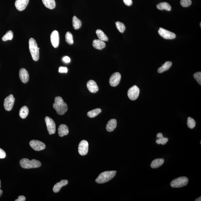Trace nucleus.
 <instances>
[{
	"label": "nucleus",
	"mask_w": 201,
	"mask_h": 201,
	"mask_svg": "<svg viewBox=\"0 0 201 201\" xmlns=\"http://www.w3.org/2000/svg\"><path fill=\"white\" fill-rule=\"evenodd\" d=\"M53 107L60 115H63L65 114L68 110V105L64 102L63 99L60 96L55 98L54 103L53 104Z\"/></svg>",
	"instance_id": "1"
},
{
	"label": "nucleus",
	"mask_w": 201,
	"mask_h": 201,
	"mask_svg": "<svg viewBox=\"0 0 201 201\" xmlns=\"http://www.w3.org/2000/svg\"><path fill=\"white\" fill-rule=\"evenodd\" d=\"M116 173L117 171H105L101 173L95 180V181L98 184L107 182L115 176Z\"/></svg>",
	"instance_id": "2"
},
{
	"label": "nucleus",
	"mask_w": 201,
	"mask_h": 201,
	"mask_svg": "<svg viewBox=\"0 0 201 201\" xmlns=\"http://www.w3.org/2000/svg\"><path fill=\"white\" fill-rule=\"evenodd\" d=\"M29 47L31 56L34 61H37L39 58V48L33 38H30L29 41Z\"/></svg>",
	"instance_id": "3"
},
{
	"label": "nucleus",
	"mask_w": 201,
	"mask_h": 201,
	"mask_svg": "<svg viewBox=\"0 0 201 201\" xmlns=\"http://www.w3.org/2000/svg\"><path fill=\"white\" fill-rule=\"evenodd\" d=\"M20 166L24 169H31L40 167L41 164L39 161L32 159L31 161L27 158H23L19 162Z\"/></svg>",
	"instance_id": "4"
},
{
	"label": "nucleus",
	"mask_w": 201,
	"mask_h": 201,
	"mask_svg": "<svg viewBox=\"0 0 201 201\" xmlns=\"http://www.w3.org/2000/svg\"><path fill=\"white\" fill-rule=\"evenodd\" d=\"M188 182V179L183 176L178 177L171 182L170 185L172 188H181L186 186Z\"/></svg>",
	"instance_id": "5"
},
{
	"label": "nucleus",
	"mask_w": 201,
	"mask_h": 201,
	"mask_svg": "<svg viewBox=\"0 0 201 201\" xmlns=\"http://www.w3.org/2000/svg\"><path fill=\"white\" fill-rule=\"evenodd\" d=\"M45 121L49 135L54 134L56 132V124L53 119L47 116L45 118Z\"/></svg>",
	"instance_id": "6"
},
{
	"label": "nucleus",
	"mask_w": 201,
	"mask_h": 201,
	"mask_svg": "<svg viewBox=\"0 0 201 201\" xmlns=\"http://www.w3.org/2000/svg\"><path fill=\"white\" fill-rule=\"evenodd\" d=\"M140 93L139 88L136 85H134L128 91L127 95L131 100H135L138 98Z\"/></svg>",
	"instance_id": "7"
},
{
	"label": "nucleus",
	"mask_w": 201,
	"mask_h": 201,
	"mask_svg": "<svg viewBox=\"0 0 201 201\" xmlns=\"http://www.w3.org/2000/svg\"><path fill=\"white\" fill-rule=\"evenodd\" d=\"M15 98L13 95L10 94L4 100V107L7 111H11L13 108L15 102Z\"/></svg>",
	"instance_id": "8"
},
{
	"label": "nucleus",
	"mask_w": 201,
	"mask_h": 201,
	"mask_svg": "<svg viewBox=\"0 0 201 201\" xmlns=\"http://www.w3.org/2000/svg\"><path fill=\"white\" fill-rule=\"evenodd\" d=\"M29 145L34 150L37 151L44 150L46 147L45 144L38 140H32L29 142Z\"/></svg>",
	"instance_id": "9"
},
{
	"label": "nucleus",
	"mask_w": 201,
	"mask_h": 201,
	"mask_svg": "<svg viewBox=\"0 0 201 201\" xmlns=\"http://www.w3.org/2000/svg\"><path fill=\"white\" fill-rule=\"evenodd\" d=\"M158 33L161 36L165 39H173L176 37V35L174 33L162 28H159Z\"/></svg>",
	"instance_id": "10"
},
{
	"label": "nucleus",
	"mask_w": 201,
	"mask_h": 201,
	"mask_svg": "<svg viewBox=\"0 0 201 201\" xmlns=\"http://www.w3.org/2000/svg\"><path fill=\"white\" fill-rule=\"evenodd\" d=\"M88 150V143L85 140L80 141L78 147V152L82 156L85 155Z\"/></svg>",
	"instance_id": "11"
},
{
	"label": "nucleus",
	"mask_w": 201,
	"mask_h": 201,
	"mask_svg": "<svg viewBox=\"0 0 201 201\" xmlns=\"http://www.w3.org/2000/svg\"><path fill=\"white\" fill-rule=\"evenodd\" d=\"M121 78V75L119 72H115L112 74L110 77L109 83L111 86L115 87L118 85L120 83Z\"/></svg>",
	"instance_id": "12"
},
{
	"label": "nucleus",
	"mask_w": 201,
	"mask_h": 201,
	"mask_svg": "<svg viewBox=\"0 0 201 201\" xmlns=\"http://www.w3.org/2000/svg\"><path fill=\"white\" fill-rule=\"evenodd\" d=\"M50 40L52 46L54 48H57L59 44V32L56 30L52 32L50 35Z\"/></svg>",
	"instance_id": "13"
},
{
	"label": "nucleus",
	"mask_w": 201,
	"mask_h": 201,
	"mask_svg": "<svg viewBox=\"0 0 201 201\" xmlns=\"http://www.w3.org/2000/svg\"><path fill=\"white\" fill-rule=\"evenodd\" d=\"M29 1V0H16L15 5L17 10L21 11L26 8Z\"/></svg>",
	"instance_id": "14"
},
{
	"label": "nucleus",
	"mask_w": 201,
	"mask_h": 201,
	"mask_svg": "<svg viewBox=\"0 0 201 201\" xmlns=\"http://www.w3.org/2000/svg\"><path fill=\"white\" fill-rule=\"evenodd\" d=\"M19 77L22 83H27L29 80V75L28 71L24 68H21L19 70Z\"/></svg>",
	"instance_id": "15"
},
{
	"label": "nucleus",
	"mask_w": 201,
	"mask_h": 201,
	"mask_svg": "<svg viewBox=\"0 0 201 201\" xmlns=\"http://www.w3.org/2000/svg\"><path fill=\"white\" fill-rule=\"evenodd\" d=\"M87 87L89 91L92 93H96L99 90L96 82L92 80L88 82Z\"/></svg>",
	"instance_id": "16"
},
{
	"label": "nucleus",
	"mask_w": 201,
	"mask_h": 201,
	"mask_svg": "<svg viewBox=\"0 0 201 201\" xmlns=\"http://www.w3.org/2000/svg\"><path fill=\"white\" fill-rule=\"evenodd\" d=\"M117 125V120L115 119H112L107 123L106 129L108 132H111L115 129Z\"/></svg>",
	"instance_id": "17"
},
{
	"label": "nucleus",
	"mask_w": 201,
	"mask_h": 201,
	"mask_svg": "<svg viewBox=\"0 0 201 201\" xmlns=\"http://www.w3.org/2000/svg\"><path fill=\"white\" fill-rule=\"evenodd\" d=\"M58 134L61 137L68 135V127L65 124H61L58 128Z\"/></svg>",
	"instance_id": "18"
},
{
	"label": "nucleus",
	"mask_w": 201,
	"mask_h": 201,
	"mask_svg": "<svg viewBox=\"0 0 201 201\" xmlns=\"http://www.w3.org/2000/svg\"><path fill=\"white\" fill-rule=\"evenodd\" d=\"M92 45L95 49L98 50H102L105 47V42L99 39L94 40L92 43Z\"/></svg>",
	"instance_id": "19"
},
{
	"label": "nucleus",
	"mask_w": 201,
	"mask_h": 201,
	"mask_svg": "<svg viewBox=\"0 0 201 201\" xmlns=\"http://www.w3.org/2000/svg\"><path fill=\"white\" fill-rule=\"evenodd\" d=\"M68 183V180H62L59 183H56L54 185L53 188V191L55 193H58L60 190L61 188L64 186L67 185Z\"/></svg>",
	"instance_id": "20"
},
{
	"label": "nucleus",
	"mask_w": 201,
	"mask_h": 201,
	"mask_svg": "<svg viewBox=\"0 0 201 201\" xmlns=\"http://www.w3.org/2000/svg\"><path fill=\"white\" fill-rule=\"evenodd\" d=\"M172 65V63L169 61H167L164 64L162 65L161 67H160L158 70V72L159 73H162L164 71H166L170 68Z\"/></svg>",
	"instance_id": "21"
},
{
	"label": "nucleus",
	"mask_w": 201,
	"mask_h": 201,
	"mask_svg": "<svg viewBox=\"0 0 201 201\" xmlns=\"http://www.w3.org/2000/svg\"><path fill=\"white\" fill-rule=\"evenodd\" d=\"M164 162L163 158L155 159L151 162L150 166L152 168H157L161 166Z\"/></svg>",
	"instance_id": "22"
},
{
	"label": "nucleus",
	"mask_w": 201,
	"mask_h": 201,
	"mask_svg": "<svg viewBox=\"0 0 201 201\" xmlns=\"http://www.w3.org/2000/svg\"><path fill=\"white\" fill-rule=\"evenodd\" d=\"M43 4L46 7L53 10L56 7L55 0H42Z\"/></svg>",
	"instance_id": "23"
},
{
	"label": "nucleus",
	"mask_w": 201,
	"mask_h": 201,
	"mask_svg": "<svg viewBox=\"0 0 201 201\" xmlns=\"http://www.w3.org/2000/svg\"><path fill=\"white\" fill-rule=\"evenodd\" d=\"M156 7L158 10H165L167 11H170L171 10V5L168 3L166 2L159 3L157 4Z\"/></svg>",
	"instance_id": "24"
},
{
	"label": "nucleus",
	"mask_w": 201,
	"mask_h": 201,
	"mask_svg": "<svg viewBox=\"0 0 201 201\" xmlns=\"http://www.w3.org/2000/svg\"><path fill=\"white\" fill-rule=\"evenodd\" d=\"M72 24L73 27L75 29H79L82 26L81 21L79 19L77 16H74L72 19Z\"/></svg>",
	"instance_id": "25"
},
{
	"label": "nucleus",
	"mask_w": 201,
	"mask_h": 201,
	"mask_svg": "<svg viewBox=\"0 0 201 201\" xmlns=\"http://www.w3.org/2000/svg\"><path fill=\"white\" fill-rule=\"evenodd\" d=\"M96 33L99 40L104 41H107L108 40V38L107 36L105 35L103 31L101 29L96 30Z\"/></svg>",
	"instance_id": "26"
},
{
	"label": "nucleus",
	"mask_w": 201,
	"mask_h": 201,
	"mask_svg": "<svg viewBox=\"0 0 201 201\" xmlns=\"http://www.w3.org/2000/svg\"><path fill=\"white\" fill-rule=\"evenodd\" d=\"M29 113V110L26 106H24L21 108L19 111V115L22 119L26 118Z\"/></svg>",
	"instance_id": "27"
},
{
	"label": "nucleus",
	"mask_w": 201,
	"mask_h": 201,
	"mask_svg": "<svg viewBox=\"0 0 201 201\" xmlns=\"http://www.w3.org/2000/svg\"><path fill=\"white\" fill-rule=\"evenodd\" d=\"M101 112L100 108H96L89 111L87 113V116L89 118H94L96 117Z\"/></svg>",
	"instance_id": "28"
},
{
	"label": "nucleus",
	"mask_w": 201,
	"mask_h": 201,
	"mask_svg": "<svg viewBox=\"0 0 201 201\" xmlns=\"http://www.w3.org/2000/svg\"><path fill=\"white\" fill-rule=\"evenodd\" d=\"M65 39L66 41L68 44L71 45L74 43L72 34L70 32H67L66 34Z\"/></svg>",
	"instance_id": "29"
},
{
	"label": "nucleus",
	"mask_w": 201,
	"mask_h": 201,
	"mask_svg": "<svg viewBox=\"0 0 201 201\" xmlns=\"http://www.w3.org/2000/svg\"><path fill=\"white\" fill-rule=\"evenodd\" d=\"M13 33L12 31H9L6 33L2 38V40L3 41H5L7 40H11L13 39Z\"/></svg>",
	"instance_id": "30"
},
{
	"label": "nucleus",
	"mask_w": 201,
	"mask_h": 201,
	"mask_svg": "<svg viewBox=\"0 0 201 201\" xmlns=\"http://www.w3.org/2000/svg\"><path fill=\"white\" fill-rule=\"evenodd\" d=\"M196 122L194 119L191 117L188 118L187 124L188 127L191 129H193L196 126Z\"/></svg>",
	"instance_id": "31"
},
{
	"label": "nucleus",
	"mask_w": 201,
	"mask_h": 201,
	"mask_svg": "<svg viewBox=\"0 0 201 201\" xmlns=\"http://www.w3.org/2000/svg\"><path fill=\"white\" fill-rule=\"evenodd\" d=\"M116 27L120 32L123 33L126 29V27L124 24L120 22L117 21L116 22Z\"/></svg>",
	"instance_id": "32"
},
{
	"label": "nucleus",
	"mask_w": 201,
	"mask_h": 201,
	"mask_svg": "<svg viewBox=\"0 0 201 201\" xmlns=\"http://www.w3.org/2000/svg\"><path fill=\"white\" fill-rule=\"evenodd\" d=\"M180 4L182 7H187L191 5L192 1L191 0H181Z\"/></svg>",
	"instance_id": "33"
},
{
	"label": "nucleus",
	"mask_w": 201,
	"mask_h": 201,
	"mask_svg": "<svg viewBox=\"0 0 201 201\" xmlns=\"http://www.w3.org/2000/svg\"><path fill=\"white\" fill-rule=\"evenodd\" d=\"M194 77L199 85H201V72H197L195 73L193 75Z\"/></svg>",
	"instance_id": "34"
},
{
	"label": "nucleus",
	"mask_w": 201,
	"mask_h": 201,
	"mask_svg": "<svg viewBox=\"0 0 201 201\" xmlns=\"http://www.w3.org/2000/svg\"><path fill=\"white\" fill-rule=\"evenodd\" d=\"M68 69L66 67H60L59 68V72L60 73H67L68 72Z\"/></svg>",
	"instance_id": "35"
},
{
	"label": "nucleus",
	"mask_w": 201,
	"mask_h": 201,
	"mask_svg": "<svg viewBox=\"0 0 201 201\" xmlns=\"http://www.w3.org/2000/svg\"><path fill=\"white\" fill-rule=\"evenodd\" d=\"M5 152L1 148H0V159H4L6 157Z\"/></svg>",
	"instance_id": "36"
},
{
	"label": "nucleus",
	"mask_w": 201,
	"mask_h": 201,
	"mask_svg": "<svg viewBox=\"0 0 201 201\" xmlns=\"http://www.w3.org/2000/svg\"><path fill=\"white\" fill-rule=\"evenodd\" d=\"M123 2L125 4L128 6H130L132 4V0H123Z\"/></svg>",
	"instance_id": "37"
},
{
	"label": "nucleus",
	"mask_w": 201,
	"mask_h": 201,
	"mask_svg": "<svg viewBox=\"0 0 201 201\" xmlns=\"http://www.w3.org/2000/svg\"><path fill=\"white\" fill-rule=\"evenodd\" d=\"M26 200L25 197L23 196H20L18 197V199L15 200V201H25Z\"/></svg>",
	"instance_id": "38"
},
{
	"label": "nucleus",
	"mask_w": 201,
	"mask_h": 201,
	"mask_svg": "<svg viewBox=\"0 0 201 201\" xmlns=\"http://www.w3.org/2000/svg\"><path fill=\"white\" fill-rule=\"evenodd\" d=\"M63 60L64 61V62L66 63H68L70 62H71V59L69 57H68V56H66L64 57L63 59Z\"/></svg>",
	"instance_id": "39"
},
{
	"label": "nucleus",
	"mask_w": 201,
	"mask_h": 201,
	"mask_svg": "<svg viewBox=\"0 0 201 201\" xmlns=\"http://www.w3.org/2000/svg\"><path fill=\"white\" fill-rule=\"evenodd\" d=\"M168 139L167 138H164L163 137L162 138V141L161 144H162V145H165V144H166V143L168 142Z\"/></svg>",
	"instance_id": "40"
},
{
	"label": "nucleus",
	"mask_w": 201,
	"mask_h": 201,
	"mask_svg": "<svg viewBox=\"0 0 201 201\" xmlns=\"http://www.w3.org/2000/svg\"><path fill=\"white\" fill-rule=\"evenodd\" d=\"M162 138H158V139L156 140V144H161L162 142Z\"/></svg>",
	"instance_id": "41"
},
{
	"label": "nucleus",
	"mask_w": 201,
	"mask_h": 201,
	"mask_svg": "<svg viewBox=\"0 0 201 201\" xmlns=\"http://www.w3.org/2000/svg\"><path fill=\"white\" fill-rule=\"evenodd\" d=\"M156 137H157V138H161L163 137V135H162V134L161 133H158L157 134V135H156Z\"/></svg>",
	"instance_id": "42"
},
{
	"label": "nucleus",
	"mask_w": 201,
	"mask_h": 201,
	"mask_svg": "<svg viewBox=\"0 0 201 201\" xmlns=\"http://www.w3.org/2000/svg\"><path fill=\"white\" fill-rule=\"evenodd\" d=\"M1 180H0V197H1V195H2V194L3 193L2 190H1Z\"/></svg>",
	"instance_id": "43"
},
{
	"label": "nucleus",
	"mask_w": 201,
	"mask_h": 201,
	"mask_svg": "<svg viewBox=\"0 0 201 201\" xmlns=\"http://www.w3.org/2000/svg\"><path fill=\"white\" fill-rule=\"evenodd\" d=\"M201 201V196L199 198H198L197 199H196L195 201Z\"/></svg>",
	"instance_id": "44"
},
{
	"label": "nucleus",
	"mask_w": 201,
	"mask_h": 201,
	"mask_svg": "<svg viewBox=\"0 0 201 201\" xmlns=\"http://www.w3.org/2000/svg\"><path fill=\"white\" fill-rule=\"evenodd\" d=\"M200 27H201V22H200Z\"/></svg>",
	"instance_id": "45"
}]
</instances>
